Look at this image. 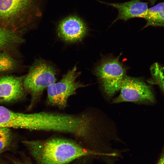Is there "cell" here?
<instances>
[{
  "mask_svg": "<svg viewBox=\"0 0 164 164\" xmlns=\"http://www.w3.org/2000/svg\"><path fill=\"white\" fill-rule=\"evenodd\" d=\"M29 130L70 134L81 142L92 141L94 121L87 114L42 111L30 113Z\"/></svg>",
  "mask_w": 164,
  "mask_h": 164,
  "instance_id": "1",
  "label": "cell"
},
{
  "mask_svg": "<svg viewBox=\"0 0 164 164\" xmlns=\"http://www.w3.org/2000/svg\"><path fill=\"white\" fill-rule=\"evenodd\" d=\"M22 142L38 164H67L85 156L106 155L104 153L85 148L75 141L63 138L25 140Z\"/></svg>",
  "mask_w": 164,
  "mask_h": 164,
  "instance_id": "2",
  "label": "cell"
},
{
  "mask_svg": "<svg viewBox=\"0 0 164 164\" xmlns=\"http://www.w3.org/2000/svg\"><path fill=\"white\" fill-rule=\"evenodd\" d=\"M56 70L53 67L43 60H36L24 77L23 84L26 92L31 96L29 108H32L43 91L56 82Z\"/></svg>",
  "mask_w": 164,
  "mask_h": 164,
  "instance_id": "3",
  "label": "cell"
},
{
  "mask_svg": "<svg viewBox=\"0 0 164 164\" xmlns=\"http://www.w3.org/2000/svg\"><path fill=\"white\" fill-rule=\"evenodd\" d=\"M33 0H0V26L23 30L28 22Z\"/></svg>",
  "mask_w": 164,
  "mask_h": 164,
  "instance_id": "4",
  "label": "cell"
},
{
  "mask_svg": "<svg viewBox=\"0 0 164 164\" xmlns=\"http://www.w3.org/2000/svg\"><path fill=\"white\" fill-rule=\"evenodd\" d=\"M80 74L74 66L57 82L47 87V103L50 105L63 109L67 105L68 98L76 94L77 90L86 85L76 80Z\"/></svg>",
  "mask_w": 164,
  "mask_h": 164,
  "instance_id": "5",
  "label": "cell"
},
{
  "mask_svg": "<svg viewBox=\"0 0 164 164\" xmlns=\"http://www.w3.org/2000/svg\"><path fill=\"white\" fill-rule=\"evenodd\" d=\"M120 90V94L113 100V103L129 102L153 104L156 102L152 88L141 79L125 76Z\"/></svg>",
  "mask_w": 164,
  "mask_h": 164,
  "instance_id": "6",
  "label": "cell"
},
{
  "mask_svg": "<svg viewBox=\"0 0 164 164\" xmlns=\"http://www.w3.org/2000/svg\"><path fill=\"white\" fill-rule=\"evenodd\" d=\"M94 72L105 93L109 97L120 90L125 76V69L118 59H110L102 62L95 68Z\"/></svg>",
  "mask_w": 164,
  "mask_h": 164,
  "instance_id": "7",
  "label": "cell"
},
{
  "mask_svg": "<svg viewBox=\"0 0 164 164\" xmlns=\"http://www.w3.org/2000/svg\"><path fill=\"white\" fill-rule=\"evenodd\" d=\"M87 31V27L84 22L79 18L74 16L68 17L62 20L57 28L59 37L69 43L81 41Z\"/></svg>",
  "mask_w": 164,
  "mask_h": 164,
  "instance_id": "8",
  "label": "cell"
},
{
  "mask_svg": "<svg viewBox=\"0 0 164 164\" xmlns=\"http://www.w3.org/2000/svg\"><path fill=\"white\" fill-rule=\"evenodd\" d=\"M24 77L5 75L0 77V103L15 102L24 97Z\"/></svg>",
  "mask_w": 164,
  "mask_h": 164,
  "instance_id": "9",
  "label": "cell"
},
{
  "mask_svg": "<svg viewBox=\"0 0 164 164\" xmlns=\"http://www.w3.org/2000/svg\"><path fill=\"white\" fill-rule=\"evenodd\" d=\"M106 4L116 8L118 11V15L114 22L120 19L126 21L138 17L148 9L147 4L140 0H132L122 3Z\"/></svg>",
  "mask_w": 164,
  "mask_h": 164,
  "instance_id": "10",
  "label": "cell"
},
{
  "mask_svg": "<svg viewBox=\"0 0 164 164\" xmlns=\"http://www.w3.org/2000/svg\"><path fill=\"white\" fill-rule=\"evenodd\" d=\"M23 30L12 31L0 26V52L12 53L23 43Z\"/></svg>",
  "mask_w": 164,
  "mask_h": 164,
  "instance_id": "11",
  "label": "cell"
},
{
  "mask_svg": "<svg viewBox=\"0 0 164 164\" xmlns=\"http://www.w3.org/2000/svg\"><path fill=\"white\" fill-rule=\"evenodd\" d=\"M11 53L7 52H0V73L12 72L19 67L18 61Z\"/></svg>",
  "mask_w": 164,
  "mask_h": 164,
  "instance_id": "12",
  "label": "cell"
},
{
  "mask_svg": "<svg viewBox=\"0 0 164 164\" xmlns=\"http://www.w3.org/2000/svg\"><path fill=\"white\" fill-rule=\"evenodd\" d=\"M150 70L152 77L147 82L151 85H158L164 94V66L156 63L151 66Z\"/></svg>",
  "mask_w": 164,
  "mask_h": 164,
  "instance_id": "13",
  "label": "cell"
},
{
  "mask_svg": "<svg viewBox=\"0 0 164 164\" xmlns=\"http://www.w3.org/2000/svg\"><path fill=\"white\" fill-rule=\"evenodd\" d=\"M138 17L146 20L147 22L144 28L150 26L164 27V12L151 13L146 11Z\"/></svg>",
  "mask_w": 164,
  "mask_h": 164,
  "instance_id": "14",
  "label": "cell"
},
{
  "mask_svg": "<svg viewBox=\"0 0 164 164\" xmlns=\"http://www.w3.org/2000/svg\"><path fill=\"white\" fill-rule=\"evenodd\" d=\"M13 142V136L10 129L0 128V153L10 148Z\"/></svg>",
  "mask_w": 164,
  "mask_h": 164,
  "instance_id": "15",
  "label": "cell"
},
{
  "mask_svg": "<svg viewBox=\"0 0 164 164\" xmlns=\"http://www.w3.org/2000/svg\"><path fill=\"white\" fill-rule=\"evenodd\" d=\"M151 13H157L164 12V2L159 3L149 8L146 11Z\"/></svg>",
  "mask_w": 164,
  "mask_h": 164,
  "instance_id": "16",
  "label": "cell"
},
{
  "mask_svg": "<svg viewBox=\"0 0 164 164\" xmlns=\"http://www.w3.org/2000/svg\"><path fill=\"white\" fill-rule=\"evenodd\" d=\"M12 161L14 164H32L29 161H21L18 160H13Z\"/></svg>",
  "mask_w": 164,
  "mask_h": 164,
  "instance_id": "17",
  "label": "cell"
},
{
  "mask_svg": "<svg viewBox=\"0 0 164 164\" xmlns=\"http://www.w3.org/2000/svg\"><path fill=\"white\" fill-rule=\"evenodd\" d=\"M158 164H164V151Z\"/></svg>",
  "mask_w": 164,
  "mask_h": 164,
  "instance_id": "18",
  "label": "cell"
},
{
  "mask_svg": "<svg viewBox=\"0 0 164 164\" xmlns=\"http://www.w3.org/2000/svg\"><path fill=\"white\" fill-rule=\"evenodd\" d=\"M151 2V3L152 4H154L156 0H149Z\"/></svg>",
  "mask_w": 164,
  "mask_h": 164,
  "instance_id": "19",
  "label": "cell"
},
{
  "mask_svg": "<svg viewBox=\"0 0 164 164\" xmlns=\"http://www.w3.org/2000/svg\"><path fill=\"white\" fill-rule=\"evenodd\" d=\"M0 164H3V163L1 162L0 161Z\"/></svg>",
  "mask_w": 164,
  "mask_h": 164,
  "instance_id": "20",
  "label": "cell"
}]
</instances>
